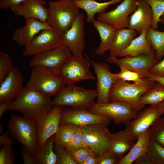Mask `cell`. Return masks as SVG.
Returning a JSON list of instances; mask_svg holds the SVG:
<instances>
[{
	"instance_id": "obj_29",
	"label": "cell",
	"mask_w": 164,
	"mask_h": 164,
	"mask_svg": "<svg viewBox=\"0 0 164 164\" xmlns=\"http://www.w3.org/2000/svg\"><path fill=\"white\" fill-rule=\"evenodd\" d=\"M55 135L51 137L41 147L38 148L34 157L38 164H57V158L53 150Z\"/></svg>"
},
{
	"instance_id": "obj_13",
	"label": "cell",
	"mask_w": 164,
	"mask_h": 164,
	"mask_svg": "<svg viewBox=\"0 0 164 164\" xmlns=\"http://www.w3.org/2000/svg\"><path fill=\"white\" fill-rule=\"evenodd\" d=\"M85 56L93 67L97 79L96 83L97 91L96 103L104 104L109 102V94L113 84L117 80L114 73H111L108 65L105 63H98Z\"/></svg>"
},
{
	"instance_id": "obj_12",
	"label": "cell",
	"mask_w": 164,
	"mask_h": 164,
	"mask_svg": "<svg viewBox=\"0 0 164 164\" xmlns=\"http://www.w3.org/2000/svg\"><path fill=\"white\" fill-rule=\"evenodd\" d=\"M164 112L158 104L150 106L139 112L127 125L126 129L135 141Z\"/></svg>"
},
{
	"instance_id": "obj_32",
	"label": "cell",
	"mask_w": 164,
	"mask_h": 164,
	"mask_svg": "<svg viewBox=\"0 0 164 164\" xmlns=\"http://www.w3.org/2000/svg\"><path fill=\"white\" fill-rule=\"evenodd\" d=\"M79 127L69 124H60L55 135V143L65 146L71 140Z\"/></svg>"
},
{
	"instance_id": "obj_7",
	"label": "cell",
	"mask_w": 164,
	"mask_h": 164,
	"mask_svg": "<svg viewBox=\"0 0 164 164\" xmlns=\"http://www.w3.org/2000/svg\"><path fill=\"white\" fill-rule=\"evenodd\" d=\"M90 63L86 58L70 55L56 71L66 85L87 80H94L90 71Z\"/></svg>"
},
{
	"instance_id": "obj_17",
	"label": "cell",
	"mask_w": 164,
	"mask_h": 164,
	"mask_svg": "<svg viewBox=\"0 0 164 164\" xmlns=\"http://www.w3.org/2000/svg\"><path fill=\"white\" fill-rule=\"evenodd\" d=\"M84 15H78L70 28L61 36L62 43L70 50L72 54L83 57L85 43L84 30Z\"/></svg>"
},
{
	"instance_id": "obj_23",
	"label": "cell",
	"mask_w": 164,
	"mask_h": 164,
	"mask_svg": "<svg viewBox=\"0 0 164 164\" xmlns=\"http://www.w3.org/2000/svg\"><path fill=\"white\" fill-rule=\"evenodd\" d=\"M147 29H144L138 36L133 39L129 45L118 54L117 57L141 55L155 56V51L146 37Z\"/></svg>"
},
{
	"instance_id": "obj_45",
	"label": "cell",
	"mask_w": 164,
	"mask_h": 164,
	"mask_svg": "<svg viewBox=\"0 0 164 164\" xmlns=\"http://www.w3.org/2000/svg\"><path fill=\"white\" fill-rule=\"evenodd\" d=\"M26 0H2L0 2V8L7 9L22 3Z\"/></svg>"
},
{
	"instance_id": "obj_40",
	"label": "cell",
	"mask_w": 164,
	"mask_h": 164,
	"mask_svg": "<svg viewBox=\"0 0 164 164\" xmlns=\"http://www.w3.org/2000/svg\"><path fill=\"white\" fill-rule=\"evenodd\" d=\"M65 146L68 150H73L81 147H87L84 143L81 127H78L73 138Z\"/></svg>"
},
{
	"instance_id": "obj_20",
	"label": "cell",
	"mask_w": 164,
	"mask_h": 164,
	"mask_svg": "<svg viewBox=\"0 0 164 164\" xmlns=\"http://www.w3.org/2000/svg\"><path fill=\"white\" fill-rule=\"evenodd\" d=\"M46 4L44 0H26L11 9L15 15L25 19L33 18L48 23V9L45 6Z\"/></svg>"
},
{
	"instance_id": "obj_1",
	"label": "cell",
	"mask_w": 164,
	"mask_h": 164,
	"mask_svg": "<svg viewBox=\"0 0 164 164\" xmlns=\"http://www.w3.org/2000/svg\"><path fill=\"white\" fill-rule=\"evenodd\" d=\"M53 107L50 97L25 87L10 103L7 110L18 111L23 117L38 122L48 114Z\"/></svg>"
},
{
	"instance_id": "obj_30",
	"label": "cell",
	"mask_w": 164,
	"mask_h": 164,
	"mask_svg": "<svg viewBox=\"0 0 164 164\" xmlns=\"http://www.w3.org/2000/svg\"><path fill=\"white\" fill-rule=\"evenodd\" d=\"M146 37L155 51L156 59L160 61L164 56V32L150 27L147 29Z\"/></svg>"
},
{
	"instance_id": "obj_24",
	"label": "cell",
	"mask_w": 164,
	"mask_h": 164,
	"mask_svg": "<svg viewBox=\"0 0 164 164\" xmlns=\"http://www.w3.org/2000/svg\"><path fill=\"white\" fill-rule=\"evenodd\" d=\"M150 140L149 128L142 133L128 153L119 160L118 164H132L146 155Z\"/></svg>"
},
{
	"instance_id": "obj_11",
	"label": "cell",
	"mask_w": 164,
	"mask_h": 164,
	"mask_svg": "<svg viewBox=\"0 0 164 164\" xmlns=\"http://www.w3.org/2000/svg\"><path fill=\"white\" fill-rule=\"evenodd\" d=\"M137 0H123L115 8L99 13L97 20L116 29L128 28L129 17L136 9Z\"/></svg>"
},
{
	"instance_id": "obj_37",
	"label": "cell",
	"mask_w": 164,
	"mask_h": 164,
	"mask_svg": "<svg viewBox=\"0 0 164 164\" xmlns=\"http://www.w3.org/2000/svg\"><path fill=\"white\" fill-rule=\"evenodd\" d=\"M13 63L9 54L0 52V83L7 77L13 68Z\"/></svg>"
},
{
	"instance_id": "obj_36",
	"label": "cell",
	"mask_w": 164,
	"mask_h": 164,
	"mask_svg": "<svg viewBox=\"0 0 164 164\" xmlns=\"http://www.w3.org/2000/svg\"><path fill=\"white\" fill-rule=\"evenodd\" d=\"M120 71L118 73H114L117 80L121 79L125 81H132L137 83L144 82L146 79L143 78L138 73L128 70L125 67L119 66Z\"/></svg>"
},
{
	"instance_id": "obj_28",
	"label": "cell",
	"mask_w": 164,
	"mask_h": 164,
	"mask_svg": "<svg viewBox=\"0 0 164 164\" xmlns=\"http://www.w3.org/2000/svg\"><path fill=\"white\" fill-rule=\"evenodd\" d=\"M137 33L136 31L128 28L117 29L109 50L108 57H117L118 54L129 45Z\"/></svg>"
},
{
	"instance_id": "obj_19",
	"label": "cell",
	"mask_w": 164,
	"mask_h": 164,
	"mask_svg": "<svg viewBox=\"0 0 164 164\" xmlns=\"http://www.w3.org/2000/svg\"><path fill=\"white\" fill-rule=\"evenodd\" d=\"M23 77L19 70L13 67L5 78L0 83V103H10L22 91Z\"/></svg>"
},
{
	"instance_id": "obj_8",
	"label": "cell",
	"mask_w": 164,
	"mask_h": 164,
	"mask_svg": "<svg viewBox=\"0 0 164 164\" xmlns=\"http://www.w3.org/2000/svg\"><path fill=\"white\" fill-rule=\"evenodd\" d=\"M107 126L94 124L81 127L86 146L97 156L110 150L112 134Z\"/></svg>"
},
{
	"instance_id": "obj_16",
	"label": "cell",
	"mask_w": 164,
	"mask_h": 164,
	"mask_svg": "<svg viewBox=\"0 0 164 164\" xmlns=\"http://www.w3.org/2000/svg\"><path fill=\"white\" fill-rule=\"evenodd\" d=\"M106 61L137 72L144 79L148 78L150 69L159 62L155 56L145 55L126 56L121 58L108 57Z\"/></svg>"
},
{
	"instance_id": "obj_48",
	"label": "cell",
	"mask_w": 164,
	"mask_h": 164,
	"mask_svg": "<svg viewBox=\"0 0 164 164\" xmlns=\"http://www.w3.org/2000/svg\"><path fill=\"white\" fill-rule=\"evenodd\" d=\"M148 79L164 85V77L149 73Z\"/></svg>"
},
{
	"instance_id": "obj_14",
	"label": "cell",
	"mask_w": 164,
	"mask_h": 164,
	"mask_svg": "<svg viewBox=\"0 0 164 164\" xmlns=\"http://www.w3.org/2000/svg\"><path fill=\"white\" fill-rule=\"evenodd\" d=\"M62 43L61 36L53 29H44L37 35L25 47L23 55L25 56L50 50Z\"/></svg>"
},
{
	"instance_id": "obj_3",
	"label": "cell",
	"mask_w": 164,
	"mask_h": 164,
	"mask_svg": "<svg viewBox=\"0 0 164 164\" xmlns=\"http://www.w3.org/2000/svg\"><path fill=\"white\" fill-rule=\"evenodd\" d=\"M48 9L47 23L61 36L70 28L80 14L73 0L50 1Z\"/></svg>"
},
{
	"instance_id": "obj_22",
	"label": "cell",
	"mask_w": 164,
	"mask_h": 164,
	"mask_svg": "<svg viewBox=\"0 0 164 164\" xmlns=\"http://www.w3.org/2000/svg\"><path fill=\"white\" fill-rule=\"evenodd\" d=\"M136 4V9L130 16L128 28L140 34L151 27L153 15L150 7L144 0H137Z\"/></svg>"
},
{
	"instance_id": "obj_25",
	"label": "cell",
	"mask_w": 164,
	"mask_h": 164,
	"mask_svg": "<svg viewBox=\"0 0 164 164\" xmlns=\"http://www.w3.org/2000/svg\"><path fill=\"white\" fill-rule=\"evenodd\" d=\"M92 23L94 27L98 31L101 40L95 52L98 55L103 54L109 50L117 29L108 24L94 19Z\"/></svg>"
},
{
	"instance_id": "obj_53",
	"label": "cell",
	"mask_w": 164,
	"mask_h": 164,
	"mask_svg": "<svg viewBox=\"0 0 164 164\" xmlns=\"http://www.w3.org/2000/svg\"><path fill=\"white\" fill-rule=\"evenodd\" d=\"M2 0H0V1H1Z\"/></svg>"
},
{
	"instance_id": "obj_35",
	"label": "cell",
	"mask_w": 164,
	"mask_h": 164,
	"mask_svg": "<svg viewBox=\"0 0 164 164\" xmlns=\"http://www.w3.org/2000/svg\"><path fill=\"white\" fill-rule=\"evenodd\" d=\"M150 7L153 19L151 27L157 30L158 24L164 14V0H144Z\"/></svg>"
},
{
	"instance_id": "obj_15",
	"label": "cell",
	"mask_w": 164,
	"mask_h": 164,
	"mask_svg": "<svg viewBox=\"0 0 164 164\" xmlns=\"http://www.w3.org/2000/svg\"><path fill=\"white\" fill-rule=\"evenodd\" d=\"M72 54L68 48L62 44L54 49L34 55L29 66L31 67L38 66L56 71Z\"/></svg>"
},
{
	"instance_id": "obj_9",
	"label": "cell",
	"mask_w": 164,
	"mask_h": 164,
	"mask_svg": "<svg viewBox=\"0 0 164 164\" xmlns=\"http://www.w3.org/2000/svg\"><path fill=\"white\" fill-rule=\"evenodd\" d=\"M88 109L93 113L107 116L118 124L126 125L138 112L131 104L121 101H113L104 104L95 102Z\"/></svg>"
},
{
	"instance_id": "obj_55",
	"label": "cell",
	"mask_w": 164,
	"mask_h": 164,
	"mask_svg": "<svg viewBox=\"0 0 164 164\" xmlns=\"http://www.w3.org/2000/svg\"></svg>"
},
{
	"instance_id": "obj_49",
	"label": "cell",
	"mask_w": 164,
	"mask_h": 164,
	"mask_svg": "<svg viewBox=\"0 0 164 164\" xmlns=\"http://www.w3.org/2000/svg\"><path fill=\"white\" fill-rule=\"evenodd\" d=\"M134 162V164H150V162L146 155L138 158Z\"/></svg>"
},
{
	"instance_id": "obj_4",
	"label": "cell",
	"mask_w": 164,
	"mask_h": 164,
	"mask_svg": "<svg viewBox=\"0 0 164 164\" xmlns=\"http://www.w3.org/2000/svg\"><path fill=\"white\" fill-rule=\"evenodd\" d=\"M8 125L9 132L13 139L34 156L38 148L37 121L12 114Z\"/></svg>"
},
{
	"instance_id": "obj_42",
	"label": "cell",
	"mask_w": 164,
	"mask_h": 164,
	"mask_svg": "<svg viewBox=\"0 0 164 164\" xmlns=\"http://www.w3.org/2000/svg\"><path fill=\"white\" fill-rule=\"evenodd\" d=\"M98 164H118L120 159L116 155L110 150L98 156Z\"/></svg>"
},
{
	"instance_id": "obj_6",
	"label": "cell",
	"mask_w": 164,
	"mask_h": 164,
	"mask_svg": "<svg viewBox=\"0 0 164 164\" xmlns=\"http://www.w3.org/2000/svg\"><path fill=\"white\" fill-rule=\"evenodd\" d=\"M25 87L50 97L55 96L66 85L57 72L39 66L32 67Z\"/></svg>"
},
{
	"instance_id": "obj_54",
	"label": "cell",
	"mask_w": 164,
	"mask_h": 164,
	"mask_svg": "<svg viewBox=\"0 0 164 164\" xmlns=\"http://www.w3.org/2000/svg\"><path fill=\"white\" fill-rule=\"evenodd\" d=\"M163 115L164 116V114H163Z\"/></svg>"
},
{
	"instance_id": "obj_43",
	"label": "cell",
	"mask_w": 164,
	"mask_h": 164,
	"mask_svg": "<svg viewBox=\"0 0 164 164\" xmlns=\"http://www.w3.org/2000/svg\"><path fill=\"white\" fill-rule=\"evenodd\" d=\"M21 154L24 164H38L34 156L25 148L22 146Z\"/></svg>"
},
{
	"instance_id": "obj_18",
	"label": "cell",
	"mask_w": 164,
	"mask_h": 164,
	"mask_svg": "<svg viewBox=\"0 0 164 164\" xmlns=\"http://www.w3.org/2000/svg\"><path fill=\"white\" fill-rule=\"evenodd\" d=\"M63 108L53 107L48 114L38 125V146L42 147L47 140L57 132L60 125Z\"/></svg>"
},
{
	"instance_id": "obj_46",
	"label": "cell",
	"mask_w": 164,
	"mask_h": 164,
	"mask_svg": "<svg viewBox=\"0 0 164 164\" xmlns=\"http://www.w3.org/2000/svg\"><path fill=\"white\" fill-rule=\"evenodd\" d=\"M9 132H7L0 136V146H11L14 144L13 141L9 137L10 134Z\"/></svg>"
},
{
	"instance_id": "obj_26",
	"label": "cell",
	"mask_w": 164,
	"mask_h": 164,
	"mask_svg": "<svg viewBox=\"0 0 164 164\" xmlns=\"http://www.w3.org/2000/svg\"><path fill=\"white\" fill-rule=\"evenodd\" d=\"M134 142L126 129L120 130L112 134L109 150L121 159L130 150Z\"/></svg>"
},
{
	"instance_id": "obj_2",
	"label": "cell",
	"mask_w": 164,
	"mask_h": 164,
	"mask_svg": "<svg viewBox=\"0 0 164 164\" xmlns=\"http://www.w3.org/2000/svg\"><path fill=\"white\" fill-rule=\"evenodd\" d=\"M146 79L143 82L130 83L121 79H118L113 84L109 94V102L121 101L128 103L139 112L145 107L140 99L143 94L155 83Z\"/></svg>"
},
{
	"instance_id": "obj_21",
	"label": "cell",
	"mask_w": 164,
	"mask_h": 164,
	"mask_svg": "<svg viewBox=\"0 0 164 164\" xmlns=\"http://www.w3.org/2000/svg\"><path fill=\"white\" fill-rule=\"evenodd\" d=\"M25 20L26 25L16 29L12 37V39L20 46L25 47L37 35L44 29L53 30L48 23L37 19L29 18Z\"/></svg>"
},
{
	"instance_id": "obj_34",
	"label": "cell",
	"mask_w": 164,
	"mask_h": 164,
	"mask_svg": "<svg viewBox=\"0 0 164 164\" xmlns=\"http://www.w3.org/2000/svg\"><path fill=\"white\" fill-rule=\"evenodd\" d=\"M150 140L164 146V116L158 118L149 128Z\"/></svg>"
},
{
	"instance_id": "obj_41",
	"label": "cell",
	"mask_w": 164,
	"mask_h": 164,
	"mask_svg": "<svg viewBox=\"0 0 164 164\" xmlns=\"http://www.w3.org/2000/svg\"><path fill=\"white\" fill-rule=\"evenodd\" d=\"M15 155L11 146H2L0 150V164H13Z\"/></svg>"
},
{
	"instance_id": "obj_5",
	"label": "cell",
	"mask_w": 164,
	"mask_h": 164,
	"mask_svg": "<svg viewBox=\"0 0 164 164\" xmlns=\"http://www.w3.org/2000/svg\"><path fill=\"white\" fill-rule=\"evenodd\" d=\"M54 96L52 100L53 107L88 109L95 102L97 91L96 89H86L75 84L68 85Z\"/></svg>"
},
{
	"instance_id": "obj_51",
	"label": "cell",
	"mask_w": 164,
	"mask_h": 164,
	"mask_svg": "<svg viewBox=\"0 0 164 164\" xmlns=\"http://www.w3.org/2000/svg\"><path fill=\"white\" fill-rule=\"evenodd\" d=\"M158 105L164 112V101L160 103Z\"/></svg>"
},
{
	"instance_id": "obj_39",
	"label": "cell",
	"mask_w": 164,
	"mask_h": 164,
	"mask_svg": "<svg viewBox=\"0 0 164 164\" xmlns=\"http://www.w3.org/2000/svg\"><path fill=\"white\" fill-rule=\"evenodd\" d=\"M67 151L77 164H81L86 158L91 155H95L91 149L87 147Z\"/></svg>"
},
{
	"instance_id": "obj_38",
	"label": "cell",
	"mask_w": 164,
	"mask_h": 164,
	"mask_svg": "<svg viewBox=\"0 0 164 164\" xmlns=\"http://www.w3.org/2000/svg\"><path fill=\"white\" fill-rule=\"evenodd\" d=\"M56 143V153L58 164H77L72 158L66 147Z\"/></svg>"
},
{
	"instance_id": "obj_33",
	"label": "cell",
	"mask_w": 164,
	"mask_h": 164,
	"mask_svg": "<svg viewBox=\"0 0 164 164\" xmlns=\"http://www.w3.org/2000/svg\"><path fill=\"white\" fill-rule=\"evenodd\" d=\"M146 155L150 164H164V146L150 140Z\"/></svg>"
},
{
	"instance_id": "obj_47",
	"label": "cell",
	"mask_w": 164,
	"mask_h": 164,
	"mask_svg": "<svg viewBox=\"0 0 164 164\" xmlns=\"http://www.w3.org/2000/svg\"><path fill=\"white\" fill-rule=\"evenodd\" d=\"M99 158L95 155L88 156L81 164H98Z\"/></svg>"
},
{
	"instance_id": "obj_44",
	"label": "cell",
	"mask_w": 164,
	"mask_h": 164,
	"mask_svg": "<svg viewBox=\"0 0 164 164\" xmlns=\"http://www.w3.org/2000/svg\"><path fill=\"white\" fill-rule=\"evenodd\" d=\"M149 72L150 74L164 77V58L151 67Z\"/></svg>"
},
{
	"instance_id": "obj_52",
	"label": "cell",
	"mask_w": 164,
	"mask_h": 164,
	"mask_svg": "<svg viewBox=\"0 0 164 164\" xmlns=\"http://www.w3.org/2000/svg\"><path fill=\"white\" fill-rule=\"evenodd\" d=\"M160 22L161 24H163L164 26V14L162 17Z\"/></svg>"
},
{
	"instance_id": "obj_31",
	"label": "cell",
	"mask_w": 164,
	"mask_h": 164,
	"mask_svg": "<svg viewBox=\"0 0 164 164\" xmlns=\"http://www.w3.org/2000/svg\"><path fill=\"white\" fill-rule=\"evenodd\" d=\"M140 101L142 104L145 105L158 104L164 101V85L156 82L143 94Z\"/></svg>"
},
{
	"instance_id": "obj_10",
	"label": "cell",
	"mask_w": 164,
	"mask_h": 164,
	"mask_svg": "<svg viewBox=\"0 0 164 164\" xmlns=\"http://www.w3.org/2000/svg\"><path fill=\"white\" fill-rule=\"evenodd\" d=\"M112 121L104 115L92 112L88 109L66 108L61 111L60 124H69L80 127L100 124L108 126Z\"/></svg>"
},
{
	"instance_id": "obj_50",
	"label": "cell",
	"mask_w": 164,
	"mask_h": 164,
	"mask_svg": "<svg viewBox=\"0 0 164 164\" xmlns=\"http://www.w3.org/2000/svg\"><path fill=\"white\" fill-rule=\"evenodd\" d=\"M10 102H5L0 103V118L5 112L7 110L8 107L10 104Z\"/></svg>"
},
{
	"instance_id": "obj_27",
	"label": "cell",
	"mask_w": 164,
	"mask_h": 164,
	"mask_svg": "<svg viewBox=\"0 0 164 164\" xmlns=\"http://www.w3.org/2000/svg\"><path fill=\"white\" fill-rule=\"evenodd\" d=\"M122 0H110L104 2H98L95 0H73V1L77 7L86 12V20L92 22L96 13L106 12L110 5L120 3Z\"/></svg>"
}]
</instances>
